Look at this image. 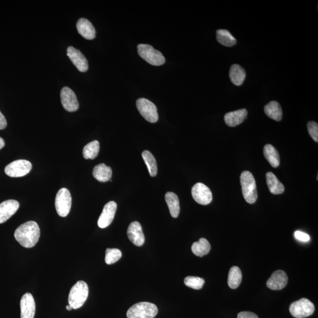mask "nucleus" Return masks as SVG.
Masks as SVG:
<instances>
[{
	"mask_svg": "<svg viewBox=\"0 0 318 318\" xmlns=\"http://www.w3.org/2000/svg\"><path fill=\"white\" fill-rule=\"evenodd\" d=\"M122 253L118 249H107L106 251L105 262L107 265L113 264L121 258Z\"/></svg>",
	"mask_w": 318,
	"mask_h": 318,
	"instance_id": "nucleus-31",
	"label": "nucleus"
},
{
	"mask_svg": "<svg viewBox=\"0 0 318 318\" xmlns=\"http://www.w3.org/2000/svg\"><path fill=\"white\" fill-rule=\"evenodd\" d=\"M294 235L295 238L301 242H307L310 240V236L308 234L305 233L301 231L297 230L295 232Z\"/></svg>",
	"mask_w": 318,
	"mask_h": 318,
	"instance_id": "nucleus-34",
	"label": "nucleus"
},
{
	"mask_svg": "<svg viewBox=\"0 0 318 318\" xmlns=\"http://www.w3.org/2000/svg\"><path fill=\"white\" fill-rule=\"evenodd\" d=\"M89 295V287L84 281H80L71 289L69 304L73 310H78L85 304Z\"/></svg>",
	"mask_w": 318,
	"mask_h": 318,
	"instance_id": "nucleus-2",
	"label": "nucleus"
},
{
	"mask_svg": "<svg viewBox=\"0 0 318 318\" xmlns=\"http://www.w3.org/2000/svg\"><path fill=\"white\" fill-rule=\"evenodd\" d=\"M136 106L138 110L142 116L150 123H156L159 119L157 109L155 104L145 98L137 100Z\"/></svg>",
	"mask_w": 318,
	"mask_h": 318,
	"instance_id": "nucleus-8",
	"label": "nucleus"
},
{
	"mask_svg": "<svg viewBox=\"0 0 318 318\" xmlns=\"http://www.w3.org/2000/svg\"><path fill=\"white\" fill-rule=\"evenodd\" d=\"M5 146V142L4 139L0 137V150L3 148Z\"/></svg>",
	"mask_w": 318,
	"mask_h": 318,
	"instance_id": "nucleus-37",
	"label": "nucleus"
},
{
	"mask_svg": "<svg viewBox=\"0 0 318 318\" xmlns=\"http://www.w3.org/2000/svg\"><path fill=\"white\" fill-rule=\"evenodd\" d=\"M40 230L34 221H28L15 230L14 237L20 245L26 248L34 247L39 240Z\"/></svg>",
	"mask_w": 318,
	"mask_h": 318,
	"instance_id": "nucleus-1",
	"label": "nucleus"
},
{
	"mask_svg": "<svg viewBox=\"0 0 318 318\" xmlns=\"http://www.w3.org/2000/svg\"><path fill=\"white\" fill-rule=\"evenodd\" d=\"M137 51L140 57L151 65L159 66L165 63V58L162 53L154 49L150 45L139 44L137 46Z\"/></svg>",
	"mask_w": 318,
	"mask_h": 318,
	"instance_id": "nucleus-5",
	"label": "nucleus"
},
{
	"mask_svg": "<svg viewBox=\"0 0 318 318\" xmlns=\"http://www.w3.org/2000/svg\"><path fill=\"white\" fill-rule=\"evenodd\" d=\"M237 318H259L258 316L250 312H241L237 316Z\"/></svg>",
	"mask_w": 318,
	"mask_h": 318,
	"instance_id": "nucleus-35",
	"label": "nucleus"
},
{
	"mask_svg": "<svg viewBox=\"0 0 318 318\" xmlns=\"http://www.w3.org/2000/svg\"><path fill=\"white\" fill-rule=\"evenodd\" d=\"M67 56L80 72H86L88 70L89 65L88 60L80 50L72 46L67 48Z\"/></svg>",
	"mask_w": 318,
	"mask_h": 318,
	"instance_id": "nucleus-13",
	"label": "nucleus"
},
{
	"mask_svg": "<svg viewBox=\"0 0 318 318\" xmlns=\"http://www.w3.org/2000/svg\"><path fill=\"white\" fill-rule=\"evenodd\" d=\"M247 115V111L245 108L229 112L224 115V119L225 123L229 127H235L243 122Z\"/></svg>",
	"mask_w": 318,
	"mask_h": 318,
	"instance_id": "nucleus-19",
	"label": "nucleus"
},
{
	"mask_svg": "<svg viewBox=\"0 0 318 318\" xmlns=\"http://www.w3.org/2000/svg\"><path fill=\"white\" fill-rule=\"evenodd\" d=\"M117 210V204L114 201L108 202L105 206L104 210L98 220V226L102 229L108 227L114 219L115 212Z\"/></svg>",
	"mask_w": 318,
	"mask_h": 318,
	"instance_id": "nucleus-12",
	"label": "nucleus"
},
{
	"mask_svg": "<svg viewBox=\"0 0 318 318\" xmlns=\"http://www.w3.org/2000/svg\"><path fill=\"white\" fill-rule=\"evenodd\" d=\"M240 184L245 200L250 204L255 203L258 199L256 185L254 177L249 171H244L240 175Z\"/></svg>",
	"mask_w": 318,
	"mask_h": 318,
	"instance_id": "nucleus-3",
	"label": "nucleus"
},
{
	"mask_svg": "<svg viewBox=\"0 0 318 318\" xmlns=\"http://www.w3.org/2000/svg\"><path fill=\"white\" fill-rule=\"evenodd\" d=\"M127 236L131 242L137 246H142L145 241L142 227L138 221H133L130 224L127 229Z\"/></svg>",
	"mask_w": 318,
	"mask_h": 318,
	"instance_id": "nucleus-16",
	"label": "nucleus"
},
{
	"mask_svg": "<svg viewBox=\"0 0 318 318\" xmlns=\"http://www.w3.org/2000/svg\"><path fill=\"white\" fill-rule=\"evenodd\" d=\"M7 120H6L4 115L0 111V130L4 129L7 127Z\"/></svg>",
	"mask_w": 318,
	"mask_h": 318,
	"instance_id": "nucleus-36",
	"label": "nucleus"
},
{
	"mask_svg": "<svg viewBox=\"0 0 318 318\" xmlns=\"http://www.w3.org/2000/svg\"><path fill=\"white\" fill-rule=\"evenodd\" d=\"M142 157L149 170L150 175L155 177L157 173V166L155 157L148 150L144 151L142 153Z\"/></svg>",
	"mask_w": 318,
	"mask_h": 318,
	"instance_id": "nucleus-30",
	"label": "nucleus"
},
{
	"mask_svg": "<svg viewBox=\"0 0 318 318\" xmlns=\"http://www.w3.org/2000/svg\"><path fill=\"white\" fill-rule=\"evenodd\" d=\"M192 197L199 204L207 205L211 203L213 197L211 189L202 183H198L192 189Z\"/></svg>",
	"mask_w": 318,
	"mask_h": 318,
	"instance_id": "nucleus-10",
	"label": "nucleus"
},
{
	"mask_svg": "<svg viewBox=\"0 0 318 318\" xmlns=\"http://www.w3.org/2000/svg\"><path fill=\"white\" fill-rule=\"evenodd\" d=\"M165 200L168 205L170 214L173 217H178L180 213L179 200L174 193L168 192L165 195Z\"/></svg>",
	"mask_w": 318,
	"mask_h": 318,
	"instance_id": "nucleus-25",
	"label": "nucleus"
},
{
	"mask_svg": "<svg viewBox=\"0 0 318 318\" xmlns=\"http://www.w3.org/2000/svg\"><path fill=\"white\" fill-rule=\"evenodd\" d=\"M263 155L273 168H278L280 164V157L274 146L270 144H266L263 148Z\"/></svg>",
	"mask_w": 318,
	"mask_h": 318,
	"instance_id": "nucleus-24",
	"label": "nucleus"
},
{
	"mask_svg": "<svg viewBox=\"0 0 318 318\" xmlns=\"http://www.w3.org/2000/svg\"><path fill=\"white\" fill-rule=\"evenodd\" d=\"M216 38L220 44L228 47H232L237 43L236 38L230 32L224 29H220L216 31Z\"/></svg>",
	"mask_w": 318,
	"mask_h": 318,
	"instance_id": "nucleus-26",
	"label": "nucleus"
},
{
	"mask_svg": "<svg viewBox=\"0 0 318 318\" xmlns=\"http://www.w3.org/2000/svg\"><path fill=\"white\" fill-rule=\"evenodd\" d=\"M66 310L70 311L71 310H72L73 309L70 306V305H67V306L66 307Z\"/></svg>",
	"mask_w": 318,
	"mask_h": 318,
	"instance_id": "nucleus-38",
	"label": "nucleus"
},
{
	"mask_svg": "<svg viewBox=\"0 0 318 318\" xmlns=\"http://www.w3.org/2000/svg\"><path fill=\"white\" fill-rule=\"evenodd\" d=\"M229 78L233 85L237 86L242 85L246 78L245 69L238 64H233L230 67Z\"/></svg>",
	"mask_w": 318,
	"mask_h": 318,
	"instance_id": "nucleus-21",
	"label": "nucleus"
},
{
	"mask_svg": "<svg viewBox=\"0 0 318 318\" xmlns=\"http://www.w3.org/2000/svg\"><path fill=\"white\" fill-rule=\"evenodd\" d=\"M72 199L70 191L66 188L61 189L57 192L55 207L57 214L61 217H66L70 213Z\"/></svg>",
	"mask_w": 318,
	"mask_h": 318,
	"instance_id": "nucleus-6",
	"label": "nucleus"
},
{
	"mask_svg": "<svg viewBox=\"0 0 318 318\" xmlns=\"http://www.w3.org/2000/svg\"><path fill=\"white\" fill-rule=\"evenodd\" d=\"M61 102L67 111L75 112L78 110L79 104L75 93L68 87H64L61 91Z\"/></svg>",
	"mask_w": 318,
	"mask_h": 318,
	"instance_id": "nucleus-11",
	"label": "nucleus"
},
{
	"mask_svg": "<svg viewBox=\"0 0 318 318\" xmlns=\"http://www.w3.org/2000/svg\"><path fill=\"white\" fill-rule=\"evenodd\" d=\"M265 113L269 118L275 121L282 120L283 112L280 104L278 102L272 101L264 107Z\"/></svg>",
	"mask_w": 318,
	"mask_h": 318,
	"instance_id": "nucleus-23",
	"label": "nucleus"
},
{
	"mask_svg": "<svg viewBox=\"0 0 318 318\" xmlns=\"http://www.w3.org/2000/svg\"><path fill=\"white\" fill-rule=\"evenodd\" d=\"M158 313L155 304L143 302L133 305L127 313V318H154Z\"/></svg>",
	"mask_w": 318,
	"mask_h": 318,
	"instance_id": "nucleus-4",
	"label": "nucleus"
},
{
	"mask_svg": "<svg viewBox=\"0 0 318 318\" xmlns=\"http://www.w3.org/2000/svg\"><path fill=\"white\" fill-rule=\"evenodd\" d=\"M242 275L240 269L237 266H233L231 268L228 275L227 284L229 287L232 289H236L239 287L242 282Z\"/></svg>",
	"mask_w": 318,
	"mask_h": 318,
	"instance_id": "nucleus-28",
	"label": "nucleus"
},
{
	"mask_svg": "<svg viewBox=\"0 0 318 318\" xmlns=\"http://www.w3.org/2000/svg\"><path fill=\"white\" fill-rule=\"evenodd\" d=\"M20 204L17 201L8 200L0 204V224L4 223L18 210Z\"/></svg>",
	"mask_w": 318,
	"mask_h": 318,
	"instance_id": "nucleus-17",
	"label": "nucleus"
},
{
	"mask_svg": "<svg viewBox=\"0 0 318 318\" xmlns=\"http://www.w3.org/2000/svg\"><path fill=\"white\" fill-rule=\"evenodd\" d=\"M100 143L98 140H94L86 144L83 150V155L85 159H95L99 155Z\"/></svg>",
	"mask_w": 318,
	"mask_h": 318,
	"instance_id": "nucleus-29",
	"label": "nucleus"
},
{
	"mask_svg": "<svg viewBox=\"0 0 318 318\" xmlns=\"http://www.w3.org/2000/svg\"><path fill=\"white\" fill-rule=\"evenodd\" d=\"M211 246L208 240L201 238L199 242H195L192 246V252L196 256L203 257L210 253Z\"/></svg>",
	"mask_w": 318,
	"mask_h": 318,
	"instance_id": "nucleus-27",
	"label": "nucleus"
},
{
	"mask_svg": "<svg viewBox=\"0 0 318 318\" xmlns=\"http://www.w3.org/2000/svg\"><path fill=\"white\" fill-rule=\"evenodd\" d=\"M288 278L287 274L281 270L273 273L268 279L266 285L272 290L278 291L284 289L288 284Z\"/></svg>",
	"mask_w": 318,
	"mask_h": 318,
	"instance_id": "nucleus-14",
	"label": "nucleus"
},
{
	"mask_svg": "<svg viewBox=\"0 0 318 318\" xmlns=\"http://www.w3.org/2000/svg\"><path fill=\"white\" fill-rule=\"evenodd\" d=\"M78 33L87 40H93L96 37V30L92 22L84 18L79 19L76 25Z\"/></svg>",
	"mask_w": 318,
	"mask_h": 318,
	"instance_id": "nucleus-18",
	"label": "nucleus"
},
{
	"mask_svg": "<svg viewBox=\"0 0 318 318\" xmlns=\"http://www.w3.org/2000/svg\"><path fill=\"white\" fill-rule=\"evenodd\" d=\"M185 284L188 287L194 289V290H201L205 284L204 279L196 276H187L184 280Z\"/></svg>",
	"mask_w": 318,
	"mask_h": 318,
	"instance_id": "nucleus-32",
	"label": "nucleus"
},
{
	"mask_svg": "<svg viewBox=\"0 0 318 318\" xmlns=\"http://www.w3.org/2000/svg\"><path fill=\"white\" fill-rule=\"evenodd\" d=\"M31 169V162L26 160H18L6 166L5 173L11 178H20L28 174Z\"/></svg>",
	"mask_w": 318,
	"mask_h": 318,
	"instance_id": "nucleus-9",
	"label": "nucleus"
},
{
	"mask_svg": "<svg viewBox=\"0 0 318 318\" xmlns=\"http://www.w3.org/2000/svg\"><path fill=\"white\" fill-rule=\"evenodd\" d=\"M308 130L310 136L315 141H318V124L316 122L311 121L308 123Z\"/></svg>",
	"mask_w": 318,
	"mask_h": 318,
	"instance_id": "nucleus-33",
	"label": "nucleus"
},
{
	"mask_svg": "<svg viewBox=\"0 0 318 318\" xmlns=\"http://www.w3.org/2000/svg\"><path fill=\"white\" fill-rule=\"evenodd\" d=\"M266 183L270 192L272 194L279 195L284 193V186L279 181L277 177L272 172H268L266 175Z\"/></svg>",
	"mask_w": 318,
	"mask_h": 318,
	"instance_id": "nucleus-22",
	"label": "nucleus"
},
{
	"mask_svg": "<svg viewBox=\"0 0 318 318\" xmlns=\"http://www.w3.org/2000/svg\"><path fill=\"white\" fill-rule=\"evenodd\" d=\"M290 313L296 318H305L312 316L315 311V306L308 299L303 298L291 305Z\"/></svg>",
	"mask_w": 318,
	"mask_h": 318,
	"instance_id": "nucleus-7",
	"label": "nucleus"
},
{
	"mask_svg": "<svg viewBox=\"0 0 318 318\" xmlns=\"http://www.w3.org/2000/svg\"><path fill=\"white\" fill-rule=\"evenodd\" d=\"M21 318H34L35 313L34 299L30 293L22 296L20 301Z\"/></svg>",
	"mask_w": 318,
	"mask_h": 318,
	"instance_id": "nucleus-15",
	"label": "nucleus"
},
{
	"mask_svg": "<svg viewBox=\"0 0 318 318\" xmlns=\"http://www.w3.org/2000/svg\"><path fill=\"white\" fill-rule=\"evenodd\" d=\"M93 176L99 182H108L111 178L112 170L110 167L106 166L104 163H101L93 169Z\"/></svg>",
	"mask_w": 318,
	"mask_h": 318,
	"instance_id": "nucleus-20",
	"label": "nucleus"
}]
</instances>
